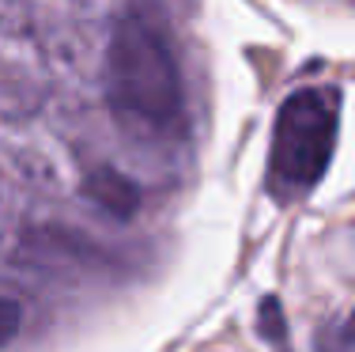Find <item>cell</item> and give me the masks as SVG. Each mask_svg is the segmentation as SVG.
Here are the masks:
<instances>
[{
	"label": "cell",
	"mask_w": 355,
	"mask_h": 352,
	"mask_svg": "<svg viewBox=\"0 0 355 352\" xmlns=\"http://www.w3.org/2000/svg\"><path fill=\"white\" fill-rule=\"evenodd\" d=\"M340 129V95L336 87H302L276 110L272 156H268V190L280 201H299L321 182L336 148Z\"/></svg>",
	"instance_id": "obj_2"
},
{
	"label": "cell",
	"mask_w": 355,
	"mask_h": 352,
	"mask_svg": "<svg viewBox=\"0 0 355 352\" xmlns=\"http://www.w3.org/2000/svg\"><path fill=\"white\" fill-rule=\"evenodd\" d=\"M19 322H23V311L15 299H4L0 296V345H8V341L19 333Z\"/></svg>",
	"instance_id": "obj_3"
},
{
	"label": "cell",
	"mask_w": 355,
	"mask_h": 352,
	"mask_svg": "<svg viewBox=\"0 0 355 352\" xmlns=\"http://www.w3.org/2000/svg\"><path fill=\"white\" fill-rule=\"evenodd\" d=\"M110 106L144 137H171L182 121V80L159 27L132 19L110 42Z\"/></svg>",
	"instance_id": "obj_1"
},
{
	"label": "cell",
	"mask_w": 355,
	"mask_h": 352,
	"mask_svg": "<svg viewBox=\"0 0 355 352\" xmlns=\"http://www.w3.org/2000/svg\"><path fill=\"white\" fill-rule=\"evenodd\" d=\"M352 333H355V322H352Z\"/></svg>",
	"instance_id": "obj_4"
}]
</instances>
